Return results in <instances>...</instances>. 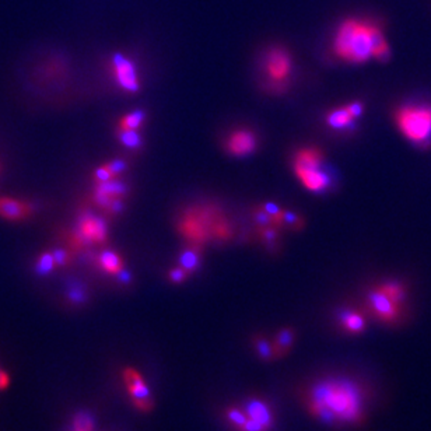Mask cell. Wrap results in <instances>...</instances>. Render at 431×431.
I'll use <instances>...</instances> for the list:
<instances>
[{"instance_id":"obj_1","label":"cell","mask_w":431,"mask_h":431,"mask_svg":"<svg viewBox=\"0 0 431 431\" xmlns=\"http://www.w3.org/2000/svg\"><path fill=\"white\" fill-rule=\"evenodd\" d=\"M308 412L330 426H358L366 419V394L349 378H326L306 395Z\"/></svg>"},{"instance_id":"obj_2","label":"cell","mask_w":431,"mask_h":431,"mask_svg":"<svg viewBox=\"0 0 431 431\" xmlns=\"http://www.w3.org/2000/svg\"><path fill=\"white\" fill-rule=\"evenodd\" d=\"M373 24L360 20H346L340 24L333 41L335 54L344 62L353 65L366 63L373 58Z\"/></svg>"},{"instance_id":"obj_3","label":"cell","mask_w":431,"mask_h":431,"mask_svg":"<svg viewBox=\"0 0 431 431\" xmlns=\"http://www.w3.org/2000/svg\"><path fill=\"white\" fill-rule=\"evenodd\" d=\"M395 123L399 132L418 147L431 144V106L412 104L395 111Z\"/></svg>"},{"instance_id":"obj_4","label":"cell","mask_w":431,"mask_h":431,"mask_svg":"<svg viewBox=\"0 0 431 431\" xmlns=\"http://www.w3.org/2000/svg\"><path fill=\"white\" fill-rule=\"evenodd\" d=\"M323 151L317 147H306L296 153L293 168L299 181L313 194L329 189L332 180L323 167Z\"/></svg>"},{"instance_id":"obj_5","label":"cell","mask_w":431,"mask_h":431,"mask_svg":"<svg viewBox=\"0 0 431 431\" xmlns=\"http://www.w3.org/2000/svg\"><path fill=\"white\" fill-rule=\"evenodd\" d=\"M223 213L215 205L194 206L187 209L178 221V231L189 244L202 245L213 239L216 223Z\"/></svg>"},{"instance_id":"obj_6","label":"cell","mask_w":431,"mask_h":431,"mask_svg":"<svg viewBox=\"0 0 431 431\" xmlns=\"http://www.w3.org/2000/svg\"><path fill=\"white\" fill-rule=\"evenodd\" d=\"M73 245L79 249L85 248L89 244L103 245L107 242L108 227L106 220L100 216L92 213H83L79 220V228L73 234Z\"/></svg>"},{"instance_id":"obj_7","label":"cell","mask_w":431,"mask_h":431,"mask_svg":"<svg viewBox=\"0 0 431 431\" xmlns=\"http://www.w3.org/2000/svg\"><path fill=\"white\" fill-rule=\"evenodd\" d=\"M111 72L116 85L127 94H137L140 92V79L136 65L125 55L115 54L111 58Z\"/></svg>"},{"instance_id":"obj_8","label":"cell","mask_w":431,"mask_h":431,"mask_svg":"<svg viewBox=\"0 0 431 431\" xmlns=\"http://www.w3.org/2000/svg\"><path fill=\"white\" fill-rule=\"evenodd\" d=\"M123 381L126 384V388L129 391V395L133 401V405L140 412H151L154 408V401L151 398L150 389L146 385L142 375L132 367H127L123 370Z\"/></svg>"},{"instance_id":"obj_9","label":"cell","mask_w":431,"mask_h":431,"mask_svg":"<svg viewBox=\"0 0 431 431\" xmlns=\"http://www.w3.org/2000/svg\"><path fill=\"white\" fill-rule=\"evenodd\" d=\"M367 306L371 314L381 323H396L401 318L402 307L396 306L389 297H387L377 286L367 294Z\"/></svg>"},{"instance_id":"obj_10","label":"cell","mask_w":431,"mask_h":431,"mask_svg":"<svg viewBox=\"0 0 431 431\" xmlns=\"http://www.w3.org/2000/svg\"><path fill=\"white\" fill-rule=\"evenodd\" d=\"M293 69L292 55L285 49L275 46L265 56V70L272 83H286Z\"/></svg>"},{"instance_id":"obj_11","label":"cell","mask_w":431,"mask_h":431,"mask_svg":"<svg viewBox=\"0 0 431 431\" xmlns=\"http://www.w3.org/2000/svg\"><path fill=\"white\" fill-rule=\"evenodd\" d=\"M129 192L127 184L119 177H113L106 182H96L93 201L97 206L106 211L115 199H123Z\"/></svg>"},{"instance_id":"obj_12","label":"cell","mask_w":431,"mask_h":431,"mask_svg":"<svg viewBox=\"0 0 431 431\" xmlns=\"http://www.w3.org/2000/svg\"><path fill=\"white\" fill-rule=\"evenodd\" d=\"M227 153L232 157L251 156L258 149V137L252 130L238 129L230 133L225 142Z\"/></svg>"},{"instance_id":"obj_13","label":"cell","mask_w":431,"mask_h":431,"mask_svg":"<svg viewBox=\"0 0 431 431\" xmlns=\"http://www.w3.org/2000/svg\"><path fill=\"white\" fill-rule=\"evenodd\" d=\"M34 213V206L30 202H24L14 198L0 199V217L8 221H24Z\"/></svg>"},{"instance_id":"obj_14","label":"cell","mask_w":431,"mask_h":431,"mask_svg":"<svg viewBox=\"0 0 431 431\" xmlns=\"http://www.w3.org/2000/svg\"><path fill=\"white\" fill-rule=\"evenodd\" d=\"M244 412L246 413V416L249 419H254L259 423H262L268 430H270L273 427V423H275V416H273V412H272V408L269 404H266L265 401L262 399H249L246 404H245V408H244Z\"/></svg>"},{"instance_id":"obj_15","label":"cell","mask_w":431,"mask_h":431,"mask_svg":"<svg viewBox=\"0 0 431 431\" xmlns=\"http://www.w3.org/2000/svg\"><path fill=\"white\" fill-rule=\"evenodd\" d=\"M202 251H204L202 245L188 244L180 254V261H178L180 266L184 268L189 275L195 273L201 266Z\"/></svg>"},{"instance_id":"obj_16","label":"cell","mask_w":431,"mask_h":431,"mask_svg":"<svg viewBox=\"0 0 431 431\" xmlns=\"http://www.w3.org/2000/svg\"><path fill=\"white\" fill-rule=\"evenodd\" d=\"M325 120L327 126L335 130H350L354 126L356 118L349 112L346 106H343V107L330 109L326 113Z\"/></svg>"},{"instance_id":"obj_17","label":"cell","mask_w":431,"mask_h":431,"mask_svg":"<svg viewBox=\"0 0 431 431\" xmlns=\"http://www.w3.org/2000/svg\"><path fill=\"white\" fill-rule=\"evenodd\" d=\"M371 39H373V58L382 63L388 62L391 59V48L380 27L373 25Z\"/></svg>"},{"instance_id":"obj_18","label":"cell","mask_w":431,"mask_h":431,"mask_svg":"<svg viewBox=\"0 0 431 431\" xmlns=\"http://www.w3.org/2000/svg\"><path fill=\"white\" fill-rule=\"evenodd\" d=\"M294 340H296V330L290 326L282 327L273 339L276 358H283L292 350Z\"/></svg>"},{"instance_id":"obj_19","label":"cell","mask_w":431,"mask_h":431,"mask_svg":"<svg viewBox=\"0 0 431 431\" xmlns=\"http://www.w3.org/2000/svg\"><path fill=\"white\" fill-rule=\"evenodd\" d=\"M387 297H389L396 306L404 307V304L406 303L408 299V290L405 287L404 283L398 282V280H388L384 282L381 285L377 286Z\"/></svg>"},{"instance_id":"obj_20","label":"cell","mask_w":431,"mask_h":431,"mask_svg":"<svg viewBox=\"0 0 431 431\" xmlns=\"http://www.w3.org/2000/svg\"><path fill=\"white\" fill-rule=\"evenodd\" d=\"M340 323L343 329L351 335H360L366 330V318L358 311H344L340 314Z\"/></svg>"},{"instance_id":"obj_21","label":"cell","mask_w":431,"mask_h":431,"mask_svg":"<svg viewBox=\"0 0 431 431\" xmlns=\"http://www.w3.org/2000/svg\"><path fill=\"white\" fill-rule=\"evenodd\" d=\"M99 265L108 275H118L123 269V261L120 255L112 249H104L99 255Z\"/></svg>"},{"instance_id":"obj_22","label":"cell","mask_w":431,"mask_h":431,"mask_svg":"<svg viewBox=\"0 0 431 431\" xmlns=\"http://www.w3.org/2000/svg\"><path fill=\"white\" fill-rule=\"evenodd\" d=\"M116 136L119 142L132 150H139L143 144V137L137 129H116Z\"/></svg>"},{"instance_id":"obj_23","label":"cell","mask_w":431,"mask_h":431,"mask_svg":"<svg viewBox=\"0 0 431 431\" xmlns=\"http://www.w3.org/2000/svg\"><path fill=\"white\" fill-rule=\"evenodd\" d=\"M252 343H254L255 351H256V354L259 356L261 360H263V361H273V360H276V353H275L273 342H270L268 337H265V336H255Z\"/></svg>"},{"instance_id":"obj_24","label":"cell","mask_w":431,"mask_h":431,"mask_svg":"<svg viewBox=\"0 0 431 431\" xmlns=\"http://www.w3.org/2000/svg\"><path fill=\"white\" fill-rule=\"evenodd\" d=\"M146 120V112L136 109L125 116H122L118 122L119 129H140Z\"/></svg>"},{"instance_id":"obj_25","label":"cell","mask_w":431,"mask_h":431,"mask_svg":"<svg viewBox=\"0 0 431 431\" xmlns=\"http://www.w3.org/2000/svg\"><path fill=\"white\" fill-rule=\"evenodd\" d=\"M279 231L280 228H277L276 225H263V227H259V237L268 246L273 248L280 237Z\"/></svg>"},{"instance_id":"obj_26","label":"cell","mask_w":431,"mask_h":431,"mask_svg":"<svg viewBox=\"0 0 431 431\" xmlns=\"http://www.w3.org/2000/svg\"><path fill=\"white\" fill-rule=\"evenodd\" d=\"M55 266H56V263H55L52 252H45L38 258L37 265H35V270H37L38 275H48L55 269Z\"/></svg>"},{"instance_id":"obj_27","label":"cell","mask_w":431,"mask_h":431,"mask_svg":"<svg viewBox=\"0 0 431 431\" xmlns=\"http://www.w3.org/2000/svg\"><path fill=\"white\" fill-rule=\"evenodd\" d=\"M225 418H227V420H228L237 430L241 429V427L244 426V423L248 420L246 413H245L244 411L238 409V408H234V406H231V408H228V409L225 411Z\"/></svg>"},{"instance_id":"obj_28","label":"cell","mask_w":431,"mask_h":431,"mask_svg":"<svg viewBox=\"0 0 431 431\" xmlns=\"http://www.w3.org/2000/svg\"><path fill=\"white\" fill-rule=\"evenodd\" d=\"M73 429L77 431H93L94 420L89 413L82 412L73 419Z\"/></svg>"},{"instance_id":"obj_29","label":"cell","mask_w":431,"mask_h":431,"mask_svg":"<svg viewBox=\"0 0 431 431\" xmlns=\"http://www.w3.org/2000/svg\"><path fill=\"white\" fill-rule=\"evenodd\" d=\"M304 220L303 217L297 213H293V212H289V211H283V228L287 227V228H292V230H300L304 227Z\"/></svg>"},{"instance_id":"obj_30","label":"cell","mask_w":431,"mask_h":431,"mask_svg":"<svg viewBox=\"0 0 431 431\" xmlns=\"http://www.w3.org/2000/svg\"><path fill=\"white\" fill-rule=\"evenodd\" d=\"M252 217L256 223L258 227H263V225H275L272 216L269 215L262 206H255L252 209Z\"/></svg>"},{"instance_id":"obj_31","label":"cell","mask_w":431,"mask_h":431,"mask_svg":"<svg viewBox=\"0 0 431 431\" xmlns=\"http://www.w3.org/2000/svg\"><path fill=\"white\" fill-rule=\"evenodd\" d=\"M188 276H189V273H188L184 268H181L180 265L168 272V279H170V282L174 283V285H181V283H184V282L188 279Z\"/></svg>"},{"instance_id":"obj_32","label":"cell","mask_w":431,"mask_h":431,"mask_svg":"<svg viewBox=\"0 0 431 431\" xmlns=\"http://www.w3.org/2000/svg\"><path fill=\"white\" fill-rule=\"evenodd\" d=\"M107 167L113 177H119L123 171L127 170L129 164H127V161L123 160V158H115V160H112V161L107 163Z\"/></svg>"},{"instance_id":"obj_33","label":"cell","mask_w":431,"mask_h":431,"mask_svg":"<svg viewBox=\"0 0 431 431\" xmlns=\"http://www.w3.org/2000/svg\"><path fill=\"white\" fill-rule=\"evenodd\" d=\"M56 266H66L70 262V254L66 249H56L52 252Z\"/></svg>"},{"instance_id":"obj_34","label":"cell","mask_w":431,"mask_h":431,"mask_svg":"<svg viewBox=\"0 0 431 431\" xmlns=\"http://www.w3.org/2000/svg\"><path fill=\"white\" fill-rule=\"evenodd\" d=\"M113 175L111 174V171L108 170L107 164L99 167L96 171H94V182H106L112 180Z\"/></svg>"},{"instance_id":"obj_35","label":"cell","mask_w":431,"mask_h":431,"mask_svg":"<svg viewBox=\"0 0 431 431\" xmlns=\"http://www.w3.org/2000/svg\"><path fill=\"white\" fill-rule=\"evenodd\" d=\"M238 431H269L262 423L254 420V419H249L244 423V426L241 429H238Z\"/></svg>"},{"instance_id":"obj_36","label":"cell","mask_w":431,"mask_h":431,"mask_svg":"<svg viewBox=\"0 0 431 431\" xmlns=\"http://www.w3.org/2000/svg\"><path fill=\"white\" fill-rule=\"evenodd\" d=\"M346 108L349 109V112H350L356 119H357L358 116H361L363 112H364V104H363L361 101H353V103L347 104Z\"/></svg>"},{"instance_id":"obj_37","label":"cell","mask_w":431,"mask_h":431,"mask_svg":"<svg viewBox=\"0 0 431 431\" xmlns=\"http://www.w3.org/2000/svg\"><path fill=\"white\" fill-rule=\"evenodd\" d=\"M115 276H116L119 283H123V285H129L130 283V273L125 268L118 275H115Z\"/></svg>"},{"instance_id":"obj_38","label":"cell","mask_w":431,"mask_h":431,"mask_svg":"<svg viewBox=\"0 0 431 431\" xmlns=\"http://www.w3.org/2000/svg\"><path fill=\"white\" fill-rule=\"evenodd\" d=\"M8 384H10V378H8V375L3 371V370H0V391H3V389H6L7 387H8Z\"/></svg>"},{"instance_id":"obj_39","label":"cell","mask_w":431,"mask_h":431,"mask_svg":"<svg viewBox=\"0 0 431 431\" xmlns=\"http://www.w3.org/2000/svg\"><path fill=\"white\" fill-rule=\"evenodd\" d=\"M75 431H77V430H75Z\"/></svg>"}]
</instances>
